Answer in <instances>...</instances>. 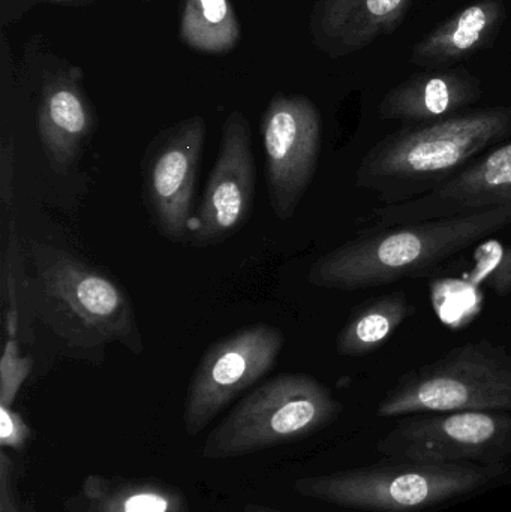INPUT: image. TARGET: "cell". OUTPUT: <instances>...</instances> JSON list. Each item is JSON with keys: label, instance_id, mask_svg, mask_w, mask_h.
Masks as SVG:
<instances>
[{"label": "cell", "instance_id": "1", "mask_svg": "<svg viewBox=\"0 0 511 512\" xmlns=\"http://www.w3.org/2000/svg\"><path fill=\"white\" fill-rule=\"evenodd\" d=\"M511 227V206L455 218L363 230L309 268L317 288L359 291L417 279L453 256Z\"/></svg>", "mask_w": 511, "mask_h": 512}, {"label": "cell", "instance_id": "2", "mask_svg": "<svg viewBox=\"0 0 511 512\" xmlns=\"http://www.w3.org/2000/svg\"><path fill=\"white\" fill-rule=\"evenodd\" d=\"M511 137V105L456 114L395 132L360 161L356 186L383 204L434 191Z\"/></svg>", "mask_w": 511, "mask_h": 512}, {"label": "cell", "instance_id": "3", "mask_svg": "<svg viewBox=\"0 0 511 512\" xmlns=\"http://www.w3.org/2000/svg\"><path fill=\"white\" fill-rule=\"evenodd\" d=\"M35 265L38 318L72 352H102L120 343L134 354L144 351L134 304L107 271L53 245L30 240Z\"/></svg>", "mask_w": 511, "mask_h": 512}, {"label": "cell", "instance_id": "4", "mask_svg": "<svg viewBox=\"0 0 511 512\" xmlns=\"http://www.w3.org/2000/svg\"><path fill=\"white\" fill-rule=\"evenodd\" d=\"M511 465L398 460L294 481L302 498L366 512H422L497 483Z\"/></svg>", "mask_w": 511, "mask_h": 512}, {"label": "cell", "instance_id": "5", "mask_svg": "<svg viewBox=\"0 0 511 512\" xmlns=\"http://www.w3.org/2000/svg\"><path fill=\"white\" fill-rule=\"evenodd\" d=\"M341 403L332 391L306 373H281L243 397L207 435L206 460L251 456L291 444L338 418Z\"/></svg>", "mask_w": 511, "mask_h": 512}, {"label": "cell", "instance_id": "6", "mask_svg": "<svg viewBox=\"0 0 511 512\" xmlns=\"http://www.w3.org/2000/svg\"><path fill=\"white\" fill-rule=\"evenodd\" d=\"M511 412V352L489 340L465 343L402 375L380 418L440 412Z\"/></svg>", "mask_w": 511, "mask_h": 512}, {"label": "cell", "instance_id": "7", "mask_svg": "<svg viewBox=\"0 0 511 512\" xmlns=\"http://www.w3.org/2000/svg\"><path fill=\"white\" fill-rule=\"evenodd\" d=\"M378 451L398 460L511 465V412H440L402 417Z\"/></svg>", "mask_w": 511, "mask_h": 512}, {"label": "cell", "instance_id": "8", "mask_svg": "<svg viewBox=\"0 0 511 512\" xmlns=\"http://www.w3.org/2000/svg\"><path fill=\"white\" fill-rule=\"evenodd\" d=\"M284 333L275 325H248L213 342L198 361L186 393L183 423L197 436L240 394L263 379L278 363Z\"/></svg>", "mask_w": 511, "mask_h": 512}, {"label": "cell", "instance_id": "9", "mask_svg": "<svg viewBox=\"0 0 511 512\" xmlns=\"http://www.w3.org/2000/svg\"><path fill=\"white\" fill-rule=\"evenodd\" d=\"M260 131L270 206L281 221H290L317 171L321 114L306 96L278 93L261 116Z\"/></svg>", "mask_w": 511, "mask_h": 512}, {"label": "cell", "instance_id": "10", "mask_svg": "<svg viewBox=\"0 0 511 512\" xmlns=\"http://www.w3.org/2000/svg\"><path fill=\"white\" fill-rule=\"evenodd\" d=\"M206 134L203 117L180 120L150 141L143 158L147 212L159 234L174 243L188 245Z\"/></svg>", "mask_w": 511, "mask_h": 512}, {"label": "cell", "instance_id": "11", "mask_svg": "<svg viewBox=\"0 0 511 512\" xmlns=\"http://www.w3.org/2000/svg\"><path fill=\"white\" fill-rule=\"evenodd\" d=\"M255 186L257 167L251 128L245 114L233 111L222 125L219 155L192 218L188 245L213 248L239 233L254 209Z\"/></svg>", "mask_w": 511, "mask_h": 512}, {"label": "cell", "instance_id": "12", "mask_svg": "<svg viewBox=\"0 0 511 512\" xmlns=\"http://www.w3.org/2000/svg\"><path fill=\"white\" fill-rule=\"evenodd\" d=\"M503 206H511V141L483 153L422 197L374 207L366 218L365 230L455 218Z\"/></svg>", "mask_w": 511, "mask_h": 512}, {"label": "cell", "instance_id": "13", "mask_svg": "<svg viewBox=\"0 0 511 512\" xmlns=\"http://www.w3.org/2000/svg\"><path fill=\"white\" fill-rule=\"evenodd\" d=\"M80 69L45 78L38 110V134L51 170L66 174L96 126L92 104L81 86Z\"/></svg>", "mask_w": 511, "mask_h": 512}, {"label": "cell", "instance_id": "14", "mask_svg": "<svg viewBox=\"0 0 511 512\" xmlns=\"http://www.w3.org/2000/svg\"><path fill=\"white\" fill-rule=\"evenodd\" d=\"M411 3L413 0H317L312 9V39L330 56H347L392 32Z\"/></svg>", "mask_w": 511, "mask_h": 512}, {"label": "cell", "instance_id": "15", "mask_svg": "<svg viewBox=\"0 0 511 512\" xmlns=\"http://www.w3.org/2000/svg\"><path fill=\"white\" fill-rule=\"evenodd\" d=\"M63 512H191L174 484L150 478L89 474L62 501Z\"/></svg>", "mask_w": 511, "mask_h": 512}, {"label": "cell", "instance_id": "16", "mask_svg": "<svg viewBox=\"0 0 511 512\" xmlns=\"http://www.w3.org/2000/svg\"><path fill=\"white\" fill-rule=\"evenodd\" d=\"M480 83L464 71L420 74L396 86L384 96V119L431 123L456 116L480 98Z\"/></svg>", "mask_w": 511, "mask_h": 512}, {"label": "cell", "instance_id": "17", "mask_svg": "<svg viewBox=\"0 0 511 512\" xmlns=\"http://www.w3.org/2000/svg\"><path fill=\"white\" fill-rule=\"evenodd\" d=\"M504 18L501 0H480L462 9L414 47L411 60L419 65H440L462 59L488 44Z\"/></svg>", "mask_w": 511, "mask_h": 512}, {"label": "cell", "instance_id": "18", "mask_svg": "<svg viewBox=\"0 0 511 512\" xmlns=\"http://www.w3.org/2000/svg\"><path fill=\"white\" fill-rule=\"evenodd\" d=\"M404 292L381 295L354 310L336 337V352L341 357L374 354L399 330L413 313Z\"/></svg>", "mask_w": 511, "mask_h": 512}, {"label": "cell", "instance_id": "19", "mask_svg": "<svg viewBox=\"0 0 511 512\" xmlns=\"http://www.w3.org/2000/svg\"><path fill=\"white\" fill-rule=\"evenodd\" d=\"M179 38L198 53L225 54L239 44L242 27L230 0H183Z\"/></svg>", "mask_w": 511, "mask_h": 512}, {"label": "cell", "instance_id": "20", "mask_svg": "<svg viewBox=\"0 0 511 512\" xmlns=\"http://www.w3.org/2000/svg\"><path fill=\"white\" fill-rule=\"evenodd\" d=\"M2 303L6 339L32 342L36 313L35 286L26 273L24 251L17 236L14 219L9 221L8 239L2 256Z\"/></svg>", "mask_w": 511, "mask_h": 512}, {"label": "cell", "instance_id": "21", "mask_svg": "<svg viewBox=\"0 0 511 512\" xmlns=\"http://www.w3.org/2000/svg\"><path fill=\"white\" fill-rule=\"evenodd\" d=\"M33 369V361L23 357L17 339H6L0 360V405H14L24 381Z\"/></svg>", "mask_w": 511, "mask_h": 512}, {"label": "cell", "instance_id": "22", "mask_svg": "<svg viewBox=\"0 0 511 512\" xmlns=\"http://www.w3.org/2000/svg\"><path fill=\"white\" fill-rule=\"evenodd\" d=\"M32 430L11 406L0 405V447L2 450H23Z\"/></svg>", "mask_w": 511, "mask_h": 512}, {"label": "cell", "instance_id": "23", "mask_svg": "<svg viewBox=\"0 0 511 512\" xmlns=\"http://www.w3.org/2000/svg\"><path fill=\"white\" fill-rule=\"evenodd\" d=\"M0 512H24V501L18 492L14 460L0 451Z\"/></svg>", "mask_w": 511, "mask_h": 512}, {"label": "cell", "instance_id": "24", "mask_svg": "<svg viewBox=\"0 0 511 512\" xmlns=\"http://www.w3.org/2000/svg\"><path fill=\"white\" fill-rule=\"evenodd\" d=\"M15 150L12 138L5 137L0 147V201L3 212H8L14 200Z\"/></svg>", "mask_w": 511, "mask_h": 512}, {"label": "cell", "instance_id": "25", "mask_svg": "<svg viewBox=\"0 0 511 512\" xmlns=\"http://www.w3.org/2000/svg\"><path fill=\"white\" fill-rule=\"evenodd\" d=\"M486 283L498 295L511 294V246L501 252L497 264L486 276Z\"/></svg>", "mask_w": 511, "mask_h": 512}, {"label": "cell", "instance_id": "26", "mask_svg": "<svg viewBox=\"0 0 511 512\" xmlns=\"http://www.w3.org/2000/svg\"><path fill=\"white\" fill-rule=\"evenodd\" d=\"M243 512H287L278 510V508L267 507L261 504H248L243 508Z\"/></svg>", "mask_w": 511, "mask_h": 512}, {"label": "cell", "instance_id": "27", "mask_svg": "<svg viewBox=\"0 0 511 512\" xmlns=\"http://www.w3.org/2000/svg\"><path fill=\"white\" fill-rule=\"evenodd\" d=\"M24 512H45L42 511L38 505L33 504L32 501H24Z\"/></svg>", "mask_w": 511, "mask_h": 512}, {"label": "cell", "instance_id": "28", "mask_svg": "<svg viewBox=\"0 0 511 512\" xmlns=\"http://www.w3.org/2000/svg\"><path fill=\"white\" fill-rule=\"evenodd\" d=\"M60 2L84 3V0H60Z\"/></svg>", "mask_w": 511, "mask_h": 512}, {"label": "cell", "instance_id": "29", "mask_svg": "<svg viewBox=\"0 0 511 512\" xmlns=\"http://www.w3.org/2000/svg\"><path fill=\"white\" fill-rule=\"evenodd\" d=\"M140 2H150V0H140Z\"/></svg>", "mask_w": 511, "mask_h": 512}]
</instances>
